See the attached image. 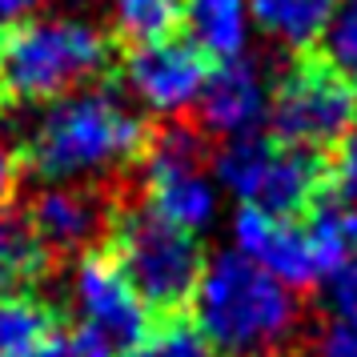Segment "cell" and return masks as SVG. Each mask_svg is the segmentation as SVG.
<instances>
[{"label": "cell", "mask_w": 357, "mask_h": 357, "mask_svg": "<svg viewBox=\"0 0 357 357\" xmlns=\"http://www.w3.org/2000/svg\"><path fill=\"white\" fill-rule=\"evenodd\" d=\"M149 149V125L125 93L89 84L45 105L20 141V165L49 185H84L141 161Z\"/></svg>", "instance_id": "1"}, {"label": "cell", "mask_w": 357, "mask_h": 357, "mask_svg": "<svg viewBox=\"0 0 357 357\" xmlns=\"http://www.w3.org/2000/svg\"><path fill=\"white\" fill-rule=\"evenodd\" d=\"M193 313V325L217 349V357H269L297 333L301 301L273 273L229 249L205 261Z\"/></svg>", "instance_id": "2"}, {"label": "cell", "mask_w": 357, "mask_h": 357, "mask_svg": "<svg viewBox=\"0 0 357 357\" xmlns=\"http://www.w3.org/2000/svg\"><path fill=\"white\" fill-rule=\"evenodd\" d=\"M113 65V40L89 20L29 17L0 36V93L17 105H52L89 89Z\"/></svg>", "instance_id": "3"}, {"label": "cell", "mask_w": 357, "mask_h": 357, "mask_svg": "<svg viewBox=\"0 0 357 357\" xmlns=\"http://www.w3.org/2000/svg\"><path fill=\"white\" fill-rule=\"evenodd\" d=\"M109 237H113L109 253L129 273L149 313L177 317L185 305H193L197 281L205 273V249L197 233L165 221L145 201H132V205H113Z\"/></svg>", "instance_id": "4"}, {"label": "cell", "mask_w": 357, "mask_h": 357, "mask_svg": "<svg viewBox=\"0 0 357 357\" xmlns=\"http://www.w3.org/2000/svg\"><path fill=\"white\" fill-rule=\"evenodd\" d=\"M213 173L241 205L273 217L301 221L329 189H333V165L321 153L297 149L281 137H233L217 149Z\"/></svg>", "instance_id": "5"}, {"label": "cell", "mask_w": 357, "mask_h": 357, "mask_svg": "<svg viewBox=\"0 0 357 357\" xmlns=\"http://www.w3.org/2000/svg\"><path fill=\"white\" fill-rule=\"evenodd\" d=\"M273 137L309 153H329L357 125V84L321 52H297L269 93Z\"/></svg>", "instance_id": "6"}, {"label": "cell", "mask_w": 357, "mask_h": 357, "mask_svg": "<svg viewBox=\"0 0 357 357\" xmlns=\"http://www.w3.org/2000/svg\"><path fill=\"white\" fill-rule=\"evenodd\" d=\"M145 201L165 221L201 233L217 217V185L209 177V157L201 132L189 125H165L145 149Z\"/></svg>", "instance_id": "7"}, {"label": "cell", "mask_w": 357, "mask_h": 357, "mask_svg": "<svg viewBox=\"0 0 357 357\" xmlns=\"http://www.w3.org/2000/svg\"><path fill=\"white\" fill-rule=\"evenodd\" d=\"M68 301H73L77 325L93 329L113 349H129L149 329V305L109 249H89L77 257L68 277Z\"/></svg>", "instance_id": "8"}, {"label": "cell", "mask_w": 357, "mask_h": 357, "mask_svg": "<svg viewBox=\"0 0 357 357\" xmlns=\"http://www.w3.org/2000/svg\"><path fill=\"white\" fill-rule=\"evenodd\" d=\"M209 56L197 49L193 40L185 36H169V40H153V45H137L125 56V84L129 93L149 113H185L193 109L201 93H205V81H209Z\"/></svg>", "instance_id": "9"}, {"label": "cell", "mask_w": 357, "mask_h": 357, "mask_svg": "<svg viewBox=\"0 0 357 357\" xmlns=\"http://www.w3.org/2000/svg\"><path fill=\"white\" fill-rule=\"evenodd\" d=\"M233 241H237V253H245L253 265L273 273L289 289H309V285L329 277L321 253H317V245L301 221L241 205L233 217Z\"/></svg>", "instance_id": "10"}, {"label": "cell", "mask_w": 357, "mask_h": 357, "mask_svg": "<svg viewBox=\"0 0 357 357\" xmlns=\"http://www.w3.org/2000/svg\"><path fill=\"white\" fill-rule=\"evenodd\" d=\"M269 93L273 84L265 81L257 61L249 56H233V61H217V68L205 81V93L197 100V113L205 132L217 137H249L261 121H269Z\"/></svg>", "instance_id": "11"}, {"label": "cell", "mask_w": 357, "mask_h": 357, "mask_svg": "<svg viewBox=\"0 0 357 357\" xmlns=\"http://www.w3.org/2000/svg\"><path fill=\"white\" fill-rule=\"evenodd\" d=\"M24 217L49 253H89V245L109 233L113 205L84 185H49L33 197Z\"/></svg>", "instance_id": "12"}, {"label": "cell", "mask_w": 357, "mask_h": 357, "mask_svg": "<svg viewBox=\"0 0 357 357\" xmlns=\"http://www.w3.org/2000/svg\"><path fill=\"white\" fill-rule=\"evenodd\" d=\"M337 4L341 0H249V13L273 45L309 52V45L325 36Z\"/></svg>", "instance_id": "13"}, {"label": "cell", "mask_w": 357, "mask_h": 357, "mask_svg": "<svg viewBox=\"0 0 357 357\" xmlns=\"http://www.w3.org/2000/svg\"><path fill=\"white\" fill-rule=\"evenodd\" d=\"M185 24L209 61H233L249 40V0H185Z\"/></svg>", "instance_id": "14"}, {"label": "cell", "mask_w": 357, "mask_h": 357, "mask_svg": "<svg viewBox=\"0 0 357 357\" xmlns=\"http://www.w3.org/2000/svg\"><path fill=\"white\" fill-rule=\"evenodd\" d=\"M52 253L40 245L24 213H0V297H17L36 285Z\"/></svg>", "instance_id": "15"}, {"label": "cell", "mask_w": 357, "mask_h": 357, "mask_svg": "<svg viewBox=\"0 0 357 357\" xmlns=\"http://www.w3.org/2000/svg\"><path fill=\"white\" fill-rule=\"evenodd\" d=\"M301 225L309 229V237L321 253L329 277L337 273L341 265L357 261V201L354 197H337L333 189L301 217Z\"/></svg>", "instance_id": "16"}, {"label": "cell", "mask_w": 357, "mask_h": 357, "mask_svg": "<svg viewBox=\"0 0 357 357\" xmlns=\"http://www.w3.org/2000/svg\"><path fill=\"white\" fill-rule=\"evenodd\" d=\"M56 329L52 309L29 293L0 297V357H36V349Z\"/></svg>", "instance_id": "17"}, {"label": "cell", "mask_w": 357, "mask_h": 357, "mask_svg": "<svg viewBox=\"0 0 357 357\" xmlns=\"http://www.w3.org/2000/svg\"><path fill=\"white\" fill-rule=\"evenodd\" d=\"M181 20H185V0H113L116 36L129 49L177 36Z\"/></svg>", "instance_id": "18"}, {"label": "cell", "mask_w": 357, "mask_h": 357, "mask_svg": "<svg viewBox=\"0 0 357 357\" xmlns=\"http://www.w3.org/2000/svg\"><path fill=\"white\" fill-rule=\"evenodd\" d=\"M125 357H217V349L201 337V329L193 321L161 317L125 349Z\"/></svg>", "instance_id": "19"}, {"label": "cell", "mask_w": 357, "mask_h": 357, "mask_svg": "<svg viewBox=\"0 0 357 357\" xmlns=\"http://www.w3.org/2000/svg\"><path fill=\"white\" fill-rule=\"evenodd\" d=\"M325 52L345 77H357V0H341L329 29H325Z\"/></svg>", "instance_id": "20"}, {"label": "cell", "mask_w": 357, "mask_h": 357, "mask_svg": "<svg viewBox=\"0 0 357 357\" xmlns=\"http://www.w3.org/2000/svg\"><path fill=\"white\" fill-rule=\"evenodd\" d=\"M36 357H116V349L93 329L68 325V329H52L49 341L36 349Z\"/></svg>", "instance_id": "21"}, {"label": "cell", "mask_w": 357, "mask_h": 357, "mask_svg": "<svg viewBox=\"0 0 357 357\" xmlns=\"http://www.w3.org/2000/svg\"><path fill=\"white\" fill-rule=\"evenodd\" d=\"M325 305H329V317L357 329V261L341 265L337 273L329 277V301Z\"/></svg>", "instance_id": "22"}, {"label": "cell", "mask_w": 357, "mask_h": 357, "mask_svg": "<svg viewBox=\"0 0 357 357\" xmlns=\"http://www.w3.org/2000/svg\"><path fill=\"white\" fill-rule=\"evenodd\" d=\"M313 357H357V329L337 317H325L313 337Z\"/></svg>", "instance_id": "23"}, {"label": "cell", "mask_w": 357, "mask_h": 357, "mask_svg": "<svg viewBox=\"0 0 357 357\" xmlns=\"http://www.w3.org/2000/svg\"><path fill=\"white\" fill-rule=\"evenodd\" d=\"M20 149L0 132V213H8V201L17 197V185H20Z\"/></svg>", "instance_id": "24"}, {"label": "cell", "mask_w": 357, "mask_h": 357, "mask_svg": "<svg viewBox=\"0 0 357 357\" xmlns=\"http://www.w3.org/2000/svg\"><path fill=\"white\" fill-rule=\"evenodd\" d=\"M333 181L341 185V193L357 201V125L345 132V141H341L337 165H333Z\"/></svg>", "instance_id": "25"}, {"label": "cell", "mask_w": 357, "mask_h": 357, "mask_svg": "<svg viewBox=\"0 0 357 357\" xmlns=\"http://www.w3.org/2000/svg\"><path fill=\"white\" fill-rule=\"evenodd\" d=\"M40 4H45V0H0V24L13 29V24H20V20L33 17Z\"/></svg>", "instance_id": "26"}, {"label": "cell", "mask_w": 357, "mask_h": 357, "mask_svg": "<svg viewBox=\"0 0 357 357\" xmlns=\"http://www.w3.org/2000/svg\"><path fill=\"white\" fill-rule=\"evenodd\" d=\"M269 357H273V354H269Z\"/></svg>", "instance_id": "27"}]
</instances>
